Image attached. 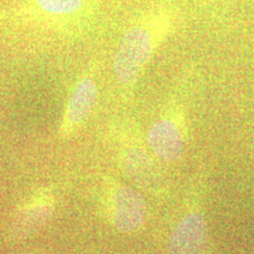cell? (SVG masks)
Wrapping results in <instances>:
<instances>
[{
  "mask_svg": "<svg viewBox=\"0 0 254 254\" xmlns=\"http://www.w3.org/2000/svg\"><path fill=\"white\" fill-rule=\"evenodd\" d=\"M123 163L129 177L134 178L140 183H150L148 180L151 179L152 160L145 151L139 148H128L124 152Z\"/></svg>",
  "mask_w": 254,
  "mask_h": 254,
  "instance_id": "cell-8",
  "label": "cell"
},
{
  "mask_svg": "<svg viewBox=\"0 0 254 254\" xmlns=\"http://www.w3.org/2000/svg\"><path fill=\"white\" fill-rule=\"evenodd\" d=\"M172 117L155 122L147 133V141L155 155L167 163L179 160L185 148V138Z\"/></svg>",
  "mask_w": 254,
  "mask_h": 254,
  "instance_id": "cell-6",
  "label": "cell"
},
{
  "mask_svg": "<svg viewBox=\"0 0 254 254\" xmlns=\"http://www.w3.org/2000/svg\"><path fill=\"white\" fill-rule=\"evenodd\" d=\"M98 99V84L93 74H85L73 88L59 128L62 138H67L80 128L93 111Z\"/></svg>",
  "mask_w": 254,
  "mask_h": 254,
  "instance_id": "cell-3",
  "label": "cell"
},
{
  "mask_svg": "<svg viewBox=\"0 0 254 254\" xmlns=\"http://www.w3.org/2000/svg\"><path fill=\"white\" fill-rule=\"evenodd\" d=\"M87 0H27L25 11L37 18L51 21H65L81 19L92 12Z\"/></svg>",
  "mask_w": 254,
  "mask_h": 254,
  "instance_id": "cell-7",
  "label": "cell"
},
{
  "mask_svg": "<svg viewBox=\"0 0 254 254\" xmlns=\"http://www.w3.org/2000/svg\"><path fill=\"white\" fill-rule=\"evenodd\" d=\"M55 212V199L46 190H38L19 206L11 224L15 238H26L40 230Z\"/></svg>",
  "mask_w": 254,
  "mask_h": 254,
  "instance_id": "cell-4",
  "label": "cell"
},
{
  "mask_svg": "<svg viewBox=\"0 0 254 254\" xmlns=\"http://www.w3.org/2000/svg\"><path fill=\"white\" fill-rule=\"evenodd\" d=\"M20 254H31V253H20Z\"/></svg>",
  "mask_w": 254,
  "mask_h": 254,
  "instance_id": "cell-9",
  "label": "cell"
},
{
  "mask_svg": "<svg viewBox=\"0 0 254 254\" xmlns=\"http://www.w3.org/2000/svg\"><path fill=\"white\" fill-rule=\"evenodd\" d=\"M208 231L202 213L193 211L184 215L168 240V254H205Z\"/></svg>",
  "mask_w": 254,
  "mask_h": 254,
  "instance_id": "cell-5",
  "label": "cell"
},
{
  "mask_svg": "<svg viewBox=\"0 0 254 254\" xmlns=\"http://www.w3.org/2000/svg\"><path fill=\"white\" fill-rule=\"evenodd\" d=\"M104 211L111 225L123 233H135L146 221V204L136 190L116 185L104 196Z\"/></svg>",
  "mask_w": 254,
  "mask_h": 254,
  "instance_id": "cell-2",
  "label": "cell"
},
{
  "mask_svg": "<svg viewBox=\"0 0 254 254\" xmlns=\"http://www.w3.org/2000/svg\"><path fill=\"white\" fill-rule=\"evenodd\" d=\"M179 21V9L159 2L145 9L127 26L117 47L113 68L120 84L134 85L161 44Z\"/></svg>",
  "mask_w": 254,
  "mask_h": 254,
  "instance_id": "cell-1",
  "label": "cell"
}]
</instances>
